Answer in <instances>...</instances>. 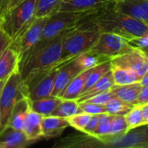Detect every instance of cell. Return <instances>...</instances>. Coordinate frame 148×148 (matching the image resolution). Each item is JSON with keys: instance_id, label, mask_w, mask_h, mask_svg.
<instances>
[{"instance_id": "7bdbcfd3", "label": "cell", "mask_w": 148, "mask_h": 148, "mask_svg": "<svg viewBox=\"0 0 148 148\" xmlns=\"http://www.w3.org/2000/svg\"><path fill=\"white\" fill-rule=\"evenodd\" d=\"M140 83L142 84V86H148V69L147 71L145 73V75L142 76Z\"/></svg>"}, {"instance_id": "f6af8a7d", "label": "cell", "mask_w": 148, "mask_h": 148, "mask_svg": "<svg viewBox=\"0 0 148 148\" xmlns=\"http://www.w3.org/2000/svg\"><path fill=\"white\" fill-rule=\"evenodd\" d=\"M144 53H145V56H146V58H147V60L148 62V50H142Z\"/></svg>"}, {"instance_id": "4fadbf2b", "label": "cell", "mask_w": 148, "mask_h": 148, "mask_svg": "<svg viewBox=\"0 0 148 148\" xmlns=\"http://www.w3.org/2000/svg\"><path fill=\"white\" fill-rule=\"evenodd\" d=\"M36 141L29 140L22 130L6 126L0 132V148H24Z\"/></svg>"}, {"instance_id": "74e56055", "label": "cell", "mask_w": 148, "mask_h": 148, "mask_svg": "<svg viewBox=\"0 0 148 148\" xmlns=\"http://www.w3.org/2000/svg\"><path fill=\"white\" fill-rule=\"evenodd\" d=\"M23 0H0V16Z\"/></svg>"}, {"instance_id": "6da1fadb", "label": "cell", "mask_w": 148, "mask_h": 148, "mask_svg": "<svg viewBox=\"0 0 148 148\" xmlns=\"http://www.w3.org/2000/svg\"><path fill=\"white\" fill-rule=\"evenodd\" d=\"M114 0L87 16L82 23L95 25L101 32L119 35L127 41L148 35V26L142 21L126 15L114 6Z\"/></svg>"}, {"instance_id": "4dcf8cb0", "label": "cell", "mask_w": 148, "mask_h": 148, "mask_svg": "<svg viewBox=\"0 0 148 148\" xmlns=\"http://www.w3.org/2000/svg\"><path fill=\"white\" fill-rule=\"evenodd\" d=\"M113 118V114H110L108 113H104L99 114V121L98 126L93 134V136L98 138V139H103L108 135L111 121Z\"/></svg>"}, {"instance_id": "7c38bea8", "label": "cell", "mask_w": 148, "mask_h": 148, "mask_svg": "<svg viewBox=\"0 0 148 148\" xmlns=\"http://www.w3.org/2000/svg\"><path fill=\"white\" fill-rule=\"evenodd\" d=\"M81 72H82V70L77 66L74 59L62 65L58 70L51 96L59 97L69 83Z\"/></svg>"}, {"instance_id": "52a82bcc", "label": "cell", "mask_w": 148, "mask_h": 148, "mask_svg": "<svg viewBox=\"0 0 148 148\" xmlns=\"http://www.w3.org/2000/svg\"><path fill=\"white\" fill-rule=\"evenodd\" d=\"M48 17H34L12 39L10 47L22 60L39 42ZM20 60V61H21Z\"/></svg>"}, {"instance_id": "603a6c76", "label": "cell", "mask_w": 148, "mask_h": 148, "mask_svg": "<svg viewBox=\"0 0 148 148\" xmlns=\"http://www.w3.org/2000/svg\"><path fill=\"white\" fill-rule=\"evenodd\" d=\"M62 100L58 96H49L36 101H29L30 109L42 116H49L52 115Z\"/></svg>"}, {"instance_id": "8fae6325", "label": "cell", "mask_w": 148, "mask_h": 148, "mask_svg": "<svg viewBox=\"0 0 148 148\" xmlns=\"http://www.w3.org/2000/svg\"><path fill=\"white\" fill-rule=\"evenodd\" d=\"M119 11L145 23L148 26V0H119L114 2Z\"/></svg>"}, {"instance_id": "5b68a950", "label": "cell", "mask_w": 148, "mask_h": 148, "mask_svg": "<svg viewBox=\"0 0 148 148\" xmlns=\"http://www.w3.org/2000/svg\"><path fill=\"white\" fill-rule=\"evenodd\" d=\"M37 0H23L0 16V27L13 39L36 14Z\"/></svg>"}, {"instance_id": "ee69618b", "label": "cell", "mask_w": 148, "mask_h": 148, "mask_svg": "<svg viewBox=\"0 0 148 148\" xmlns=\"http://www.w3.org/2000/svg\"><path fill=\"white\" fill-rule=\"evenodd\" d=\"M2 130V114H1V111H0V132Z\"/></svg>"}, {"instance_id": "8992f818", "label": "cell", "mask_w": 148, "mask_h": 148, "mask_svg": "<svg viewBox=\"0 0 148 148\" xmlns=\"http://www.w3.org/2000/svg\"><path fill=\"white\" fill-rule=\"evenodd\" d=\"M23 80L19 71L11 75L2 87L0 95V111L2 114V129L8 124L10 113L15 104L23 97H25ZM27 97V96H26Z\"/></svg>"}, {"instance_id": "ac0fdd59", "label": "cell", "mask_w": 148, "mask_h": 148, "mask_svg": "<svg viewBox=\"0 0 148 148\" xmlns=\"http://www.w3.org/2000/svg\"><path fill=\"white\" fill-rule=\"evenodd\" d=\"M142 88L140 82L127 84V85H114L111 91L116 98L122 100L123 101L135 106L138 102V96Z\"/></svg>"}, {"instance_id": "4316f807", "label": "cell", "mask_w": 148, "mask_h": 148, "mask_svg": "<svg viewBox=\"0 0 148 148\" xmlns=\"http://www.w3.org/2000/svg\"><path fill=\"white\" fill-rule=\"evenodd\" d=\"M62 0H37L36 17H49L57 12Z\"/></svg>"}, {"instance_id": "7a4b0ae2", "label": "cell", "mask_w": 148, "mask_h": 148, "mask_svg": "<svg viewBox=\"0 0 148 148\" xmlns=\"http://www.w3.org/2000/svg\"><path fill=\"white\" fill-rule=\"evenodd\" d=\"M71 30L63 33L46 46L36 52L29 54L20 61L19 73L23 82L36 74L49 70L59 64H62L60 62V60L63 42Z\"/></svg>"}, {"instance_id": "681fc988", "label": "cell", "mask_w": 148, "mask_h": 148, "mask_svg": "<svg viewBox=\"0 0 148 148\" xmlns=\"http://www.w3.org/2000/svg\"><path fill=\"white\" fill-rule=\"evenodd\" d=\"M1 82H0V83H1Z\"/></svg>"}, {"instance_id": "d6986e66", "label": "cell", "mask_w": 148, "mask_h": 148, "mask_svg": "<svg viewBox=\"0 0 148 148\" xmlns=\"http://www.w3.org/2000/svg\"><path fill=\"white\" fill-rule=\"evenodd\" d=\"M29 110H30L29 99L26 96L23 97L15 104L10 113L7 126H10L15 129L23 131L24 121Z\"/></svg>"}, {"instance_id": "44dd1931", "label": "cell", "mask_w": 148, "mask_h": 148, "mask_svg": "<svg viewBox=\"0 0 148 148\" xmlns=\"http://www.w3.org/2000/svg\"><path fill=\"white\" fill-rule=\"evenodd\" d=\"M114 85V81L112 71L110 69L102 77H101L90 88H88L87 91H85L83 94H82L79 96V98L77 99V101L78 102L85 101L88 99L93 97L94 95H96L102 92L110 90Z\"/></svg>"}, {"instance_id": "ffe728a7", "label": "cell", "mask_w": 148, "mask_h": 148, "mask_svg": "<svg viewBox=\"0 0 148 148\" xmlns=\"http://www.w3.org/2000/svg\"><path fill=\"white\" fill-rule=\"evenodd\" d=\"M42 115L31 109L28 112L24 121L23 132L29 140L36 141L42 137Z\"/></svg>"}, {"instance_id": "3957f363", "label": "cell", "mask_w": 148, "mask_h": 148, "mask_svg": "<svg viewBox=\"0 0 148 148\" xmlns=\"http://www.w3.org/2000/svg\"><path fill=\"white\" fill-rule=\"evenodd\" d=\"M93 12L95 11L76 12L59 10L55 14L51 15L48 17L39 42L26 56L39 50L42 47L49 44L50 42L59 37L63 33L78 27L80 24H82L84 18Z\"/></svg>"}, {"instance_id": "30bf717a", "label": "cell", "mask_w": 148, "mask_h": 148, "mask_svg": "<svg viewBox=\"0 0 148 148\" xmlns=\"http://www.w3.org/2000/svg\"><path fill=\"white\" fill-rule=\"evenodd\" d=\"M111 67L131 70L140 76H143L148 69V62L145 53L138 48L110 60Z\"/></svg>"}, {"instance_id": "484cf974", "label": "cell", "mask_w": 148, "mask_h": 148, "mask_svg": "<svg viewBox=\"0 0 148 148\" xmlns=\"http://www.w3.org/2000/svg\"><path fill=\"white\" fill-rule=\"evenodd\" d=\"M111 71L113 74L114 85L132 84V83L140 82L142 78L136 73L128 69H125L111 67Z\"/></svg>"}, {"instance_id": "7dc6e473", "label": "cell", "mask_w": 148, "mask_h": 148, "mask_svg": "<svg viewBox=\"0 0 148 148\" xmlns=\"http://www.w3.org/2000/svg\"><path fill=\"white\" fill-rule=\"evenodd\" d=\"M68 1H70V0H62V2H68Z\"/></svg>"}, {"instance_id": "d590c367", "label": "cell", "mask_w": 148, "mask_h": 148, "mask_svg": "<svg viewBox=\"0 0 148 148\" xmlns=\"http://www.w3.org/2000/svg\"><path fill=\"white\" fill-rule=\"evenodd\" d=\"M98 121H99V114H92L90 117V120L88 121L82 133H85L87 134L93 136V134L95 133L98 126Z\"/></svg>"}, {"instance_id": "5bb4252c", "label": "cell", "mask_w": 148, "mask_h": 148, "mask_svg": "<svg viewBox=\"0 0 148 148\" xmlns=\"http://www.w3.org/2000/svg\"><path fill=\"white\" fill-rule=\"evenodd\" d=\"M69 127L67 118L49 115L42 116V138L51 139L59 137L63 131Z\"/></svg>"}, {"instance_id": "9a60e30c", "label": "cell", "mask_w": 148, "mask_h": 148, "mask_svg": "<svg viewBox=\"0 0 148 148\" xmlns=\"http://www.w3.org/2000/svg\"><path fill=\"white\" fill-rule=\"evenodd\" d=\"M20 56L10 46L0 56V82H5L11 75L19 71Z\"/></svg>"}, {"instance_id": "83f0119b", "label": "cell", "mask_w": 148, "mask_h": 148, "mask_svg": "<svg viewBox=\"0 0 148 148\" xmlns=\"http://www.w3.org/2000/svg\"><path fill=\"white\" fill-rule=\"evenodd\" d=\"M76 114H80L79 102L77 100L62 99L56 109L53 112L52 115L69 118Z\"/></svg>"}, {"instance_id": "ab89813d", "label": "cell", "mask_w": 148, "mask_h": 148, "mask_svg": "<svg viewBox=\"0 0 148 148\" xmlns=\"http://www.w3.org/2000/svg\"><path fill=\"white\" fill-rule=\"evenodd\" d=\"M148 103V86H142V88L138 96L137 105L143 106Z\"/></svg>"}, {"instance_id": "d4e9b609", "label": "cell", "mask_w": 148, "mask_h": 148, "mask_svg": "<svg viewBox=\"0 0 148 148\" xmlns=\"http://www.w3.org/2000/svg\"><path fill=\"white\" fill-rule=\"evenodd\" d=\"M110 69H111V62H110V60L106 61L104 62H101V63L89 69L87 78H86L84 88H83V91H82V94H83L85 91H87L88 88H90L101 77H102Z\"/></svg>"}, {"instance_id": "d6a6232c", "label": "cell", "mask_w": 148, "mask_h": 148, "mask_svg": "<svg viewBox=\"0 0 148 148\" xmlns=\"http://www.w3.org/2000/svg\"><path fill=\"white\" fill-rule=\"evenodd\" d=\"M91 115L92 114H86V113H80V114H74L67 119L69 121V127H72L75 129L82 133L85 127L87 126L88 121L90 120Z\"/></svg>"}, {"instance_id": "e575fe53", "label": "cell", "mask_w": 148, "mask_h": 148, "mask_svg": "<svg viewBox=\"0 0 148 148\" xmlns=\"http://www.w3.org/2000/svg\"><path fill=\"white\" fill-rule=\"evenodd\" d=\"M114 95L113 94V92L110 90L102 92L101 94H98L96 95H94L93 97L88 99L85 101H88V102H92V103H95V104H99V105H103L106 106V104L113 98H114Z\"/></svg>"}, {"instance_id": "1f68e13d", "label": "cell", "mask_w": 148, "mask_h": 148, "mask_svg": "<svg viewBox=\"0 0 148 148\" xmlns=\"http://www.w3.org/2000/svg\"><path fill=\"white\" fill-rule=\"evenodd\" d=\"M125 119L127 124L128 131L137 128L140 126H143L142 120V113H141V106L135 105L133 108L125 114Z\"/></svg>"}, {"instance_id": "e0dca14e", "label": "cell", "mask_w": 148, "mask_h": 148, "mask_svg": "<svg viewBox=\"0 0 148 148\" xmlns=\"http://www.w3.org/2000/svg\"><path fill=\"white\" fill-rule=\"evenodd\" d=\"M113 1L114 0H70L68 2H62L59 10L76 12L95 11Z\"/></svg>"}, {"instance_id": "836d02e7", "label": "cell", "mask_w": 148, "mask_h": 148, "mask_svg": "<svg viewBox=\"0 0 148 148\" xmlns=\"http://www.w3.org/2000/svg\"><path fill=\"white\" fill-rule=\"evenodd\" d=\"M80 113H86L89 114H101L107 113L106 107L103 105H99L88 101L79 102Z\"/></svg>"}, {"instance_id": "cb8c5ba5", "label": "cell", "mask_w": 148, "mask_h": 148, "mask_svg": "<svg viewBox=\"0 0 148 148\" xmlns=\"http://www.w3.org/2000/svg\"><path fill=\"white\" fill-rule=\"evenodd\" d=\"M74 60H75V63L77 64V66L82 71H84V70L89 69L101 62L108 61L110 59H108L103 56L93 53L88 50V51H86V52L81 54L80 56L75 57Z\"/></svg>"}, {"instance_id": "9c48e42d", "label": "cell", "mask_w": 148, "mask_h": 148, "mask_svg": "<svg viewBox=\"0 0 148 148\" xmlns=\"http://www.w3.org/2000/svg\"><path fill=\"white\" fill-rule=\"evenodd\" d=\"M135 48L124 37L109 32H101L97 41L89 51L103 56L108 59L132 51Z\"/></svg>"}, {"instance_id": "f1b7e54d", "label": "cell", "mask_w": 148, "mask_h": 148, "mask_svg": "<svg viewBox=\"0 0 148 148\" xmlns=\"http://www.w3.org/2000/svg\"><path fill=\"white\" fill-rule=\"evenodd\" d=\"M107 113L113 115H125L132 108L133 105H130L119 98H113L106 104Z\"/></svg>"}, {"instance_id": "bcb514c9", "label": "cell", "mask_w": 148, "mask_h": 148, "mask_svg": "<svg viewBox=\"0 0 148 148\" xmlns=\"http://www.w3.org/2000/svg\"><path fill=\"white\" fill-rule=\"evenodd\" d=\"M3 82H2L0 83V95H1V90H2V87H3Z\"/></svg>"}, {"instance_id": "277c9868", "label": "cell", "mask_w": 148, "mask_h": 148, "mask_svg": "<svg viewBox=\"0 0 148 148\" xmlns=\"http://www.w3.org/2000/svg\"><path fill=\"white\" fill-rule=\"evenodd\" d=\"M101 30L93 24L82 23L66 36L62 50L61 63L69 62L81 54L88 51L97 41Z\"/></svg>"}, {"instance_id": "f546056e", "label": "cell", "mask_w": 148, "mask_h": 148, "mask_svg": "<svg viewBox=\"0 0 148 148\" xmlns=\"http://www.w3.org/2000/svg\"><path fill=\"white\" fill-rule=\"evenodd\" d=\"M128 132L125 115H113L110 129L107 137H114L125 134ZM106 138V137H105Z\"/></svg>"}, {"instance_id": "8d00e7d4", "label": "cell", "mask_w": 148, "mask_h": 148, "mask_svg": "<svg viewBox=\"0 0 148 148\" xmlns=\"http://www.w3.org/2000/svg\"><path fill=\"white\" fill-rule=\"evenodd\" d=\"M11 41L12 39L0 27V56L3 53V51L10 46Z\"/></svg>"}, {"instance_id": "7402d4cb", "label": "cell", "mask_w": 148, "mask_h": 148, "mask_svg": "<svg viewBox=\"0 0 148 148\" xmlns=\"http://www.w3.org/2000/svg\"><path fill=\"white\" fill-rule=\"evenodd\" d=\"M88 70L89 69L84 70V71L81 72L79 75H77L69 83V85L66 87V88L61 93L59 97L62 99L77 100L83 91Z\"/></svg>"}, {"instance_id": "b9f144b4", "label": "cell", "mask_w": 148, "mask_h": 148, "mask_svg": "<svg viewBox=\"0 0 148 148\" xmlns=\"http://www.w3.org/2000/svg\"><path fill=\"white\" fill-rule=\"evenodd\" d=\"M143 132H144V135H145V139H146L145 148H148V125L143 126Z\"/></svg>"}, {"instance_id": "60d3db41", "label": "cell", "mask_w": 148, "mask_h": 148, "mask_svg": "<svg viewBox=\"0 0 148 148\" xmlns=\"http://www.w3.org/2000/svg\"><path fill=\"white\" fill-rule=\"evenodd\" d=\"M141 113H142L143 126L148 125V103L141 106Z\"/></svg>"}, {"instance_id": "ba28073f", "label": "cell", "mask_w": 148, "mask_h": 148, "mask_svg": "<svg viewBox=\"0 0 148 148\" xmlns=\"http://www.w3.org/2000/svg\"><path fill=\"white\" fill-rule=\"evenodd\" d=\"M63 64H59L49 70L36 74L23 82L25 95L29 101H36L52 95L58 70Z\"/></svg>"}, {"instance_id": "2e32d148", "label": "cell", "mask_w": 148, "mask_h": 148, "mask_svg": "<svg viewBox=\"0 0 148 148\" xmlns=\"http://www.w3.org/2000/svg\"><path fill=\"white\" fill-rule=\"evenodd\" d=\"M56 147H102L103 143L101 140L95 136L83 133L82 135H72L68 136L56 144Z\"/></svg>"}, {"instance_id": "f35d334b", "label": "cell", "mask_w": 148, "mask_h": 148, "mask_svg": "<svg viewBox=\"0 0 148 148\" xmlns=\"http://www.w3.org/2000/svg\"><path fill=\"white\" fill-rule=\"evenodd\" d=\"M129 43L131 45H133L134 48H138V49H144V48H147L148 47V35L142 36V37H139L136 39H133L131 41H128Z\"/></svg>"}, {"instance_id": "c3c4849f", "label": "cell", "mask_w": 148, "mask_h": 148, "mask_svg": "<svg viewBox=\"0 0 148 148\" xmlns=\"http://www.w3.org/2000/svg\"><path fill=\"white\" fill-rule=\"evenodd\" d=\"M114 1H119V0H114Z\"/></svg>"}]
</instances>
